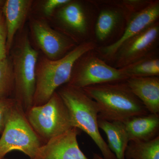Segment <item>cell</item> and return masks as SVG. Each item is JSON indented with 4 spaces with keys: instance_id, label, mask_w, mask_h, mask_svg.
<instances>
[{
    "instance_id": "7a4b0ae2",
    "label": "cell",
    "mask_w": 159,
    "mask_h": 159,
    "mask_svg": "<svg viewBox=\"0 0 159 159\" xmlns=\"http://www.w3.org/2000/svg\"><path fill=\"white\" fill-rule=\"evenodd\" d=\"M97 48L95 41H90L78 45L60 59L46 57L38 61L33 106L46 103L58 88L68 83L76 61L86 52Z\"/></svg>"
},
{
    "instance_id": "d6986e66",
    "label": "cell",
    "mask_w": 159,
    "mask_h": 159,
    "mask_svg": "<svg viewBox=\"0 0 159 159\" xmlns=\"http://www.w3.org/2000/svg\"><path fill=\"white\" fill-rule=\"evenodd\" d=\"M126 159H159V136L148 141H129L125 153Z\"/></svg>"
},
{
    "instance_id": "3957f363",
    "label": "cell",
    "mask_w": 159,
    "mask_h": 159,
    "mask_svg": "<svg viewBox=\"0 0 159 159\" xmlns=\"http://www.w3.org/2000/svg\"><path fill=\"white\" fill-rule=\"evenodd\" d=\"M57 93L68 110L74 127L88 134L101 151L104 159H117L102 138L98 126L99 110L96 101L82 89L66 84Z\"/></svg>"
},
{
    "instance_id": "44dd1931",
    "label": "cell",
    "mask_w": 159,
    "mask_h": 159,
    "mask_svg": "<svg viewBox=\"0 0 159 159\" xmlns=\"http://www.w3.org/2000/svg\"><path fill=\"white\" fill-rule=\"evenodd\" d=\"M117 5L128 11L131 15L141 11L152 2V0H115Z\"/></svg>"
},
{
    "instance_id": "ac0fdd59",
    "label": "cell",
    "mask_w": 159,
    "mask_h": 159,
    "mask_svg": "<svg viewBox=\"0 0 159 159\" xmlns=\"http://www.w3.org/2000/svg\"><path fill=\"white\" fill-rule=\"evenodd\" d=\"M127 78L159 76V53L137 61L121 68Z\"/></svg>"
},
{
    "instance_id": "5b68a950",
    "label": "cell",
    "mask_w": 159,
    "mask_h": 159,
    "mask_svg": "<svg viewBox=\"0 0 159 159\" xmlns=\"http://www.w3.org/2000/svg\"><path fill=\"white\" fill-rule=\"evenodd\" d=\"M40 138L28 121L22 107L16 102L0 138V159L10 152L17 150L36 159L42 145Z\"/></svg>"
},
{
    "instance_id": "9a60e30c",
    "label": "cell",
    "mask_w": 159,
    "mask_h": 159,
    "mask_svg": "<svg viewBox=\"0 0 159 159\" xmlns=\"http://www.w3.org/2000/svg\"><path fill=\"white\" fill-rule=\"evenodd\" d=\"M32 1L30 0H7L3 7L7 29V52L11 48L15 36L25 21Z\"/></svg>"
},
{
    "instance_id": "4fadbf2b",
    "label": "cell",
    "mask_w": 159,
    "mask_h": 159,
    "mask_svg": "<svg viewBox=\"0 0 159 159\" xmlns=\"http://www.w3.org/2000/svg\"><path fill=\"white\" fill-rule=\"evenodd\" d=\"M79 130L73 127L50 139L41 146L36 159H89L77 142Z\"/></svg>"
},
{
    "instance_id": "7c38bea8",
    "label": "cell",
    "mask_w": 159,
    "mask_h": 159,
    "mask_svg": "<svg viewBox=\"0 0 159 159\" xmlns=\"http://www.w3.org/2000/svg\"><path fill=\"white\" fill-rule=\"evenodd\" d=\"M31 28L34 39L47 58L60 59L78 45L73 40L40 20H33Z\"/></svg>"
},
{
    "instance_id": "cb8c5ba5",
    "label": "cell",
    "mask_w": 159,
    "mask_h": 159,
    "mask_svg": "<svg viewBox=\"0 0 159 159\" xmlns=\"http://www.w3.org/2000/svg\"><path fill=\"white\" fill-rule=\"evenodd\" d=\"M70 0H48L44 3L43 9L46 16H51L54 10L65 5Z\"/></svg>"
},
{
    "instance_id": "83f0119b",
    "label": "cell",
    "mask_w": 159,
    "mask_h": 159,
    "mask_svg": "<svg viewBox=\"0 0 159 159\" xmlns=\"http://www.w3.org/2000/svg\"><path fill=\"white\" fill-rule=\"evenodd\" d=\"M2 159H5V158H3Z\"/></svg>"
},
{
    "instance_id": "52a82bcc",
    "label": "cell",
    "mask_w": 159,
    "mask_h": 159,
    "mask_svg": "<svg viewBox=\"0 0 159 159\" xmlns=\"http://www.w3.org/2000/svg\"><path fill=\"white\" fill-rule=\"evenodd\" d=\"M25 114L34 131L46 142L74 127L68 110L57 92L48 102L33 106Z\"/></svg>"
},
{
    "instance_id": "ffe728a7",
    "label": "cell",
    "mask_w": 159,
    "mask_h": 159,
    "mask_svg": "<svg viewBox=\"0 0 159 159\" xmlns=\"http://www.w3.org/2000/svg\"><path fill=\"white\" fill-rule=\"evenodd\" d=\"M14 91V77L11 61L8 57L0 61V99L8 98Z\"/></svg>"
},
{
    "instance_id": "4316f807",
    "label": "cell",
    "mask_w": 159,
    "mask_h": 159,
    "mask_svg": "<svg viewBox=\"0 0 159 159\" xmlns=\"http://www.w3.org/2000/svg\"><path fill=\"white\" fill-rule=\"evenodd\" d=\"M1 17H2V15H1V13H0V19L1 18Z\"/></svg>"
},
{
    "instance_id": "603a6c76",
    "label": "cell",
    "mask_w": 159,
    "mask_h": 159,
    "mask_svg": "<svg viewBox=\"0 0 159 159\" xmlns=\"http://www.w3.org/2000/svg\"><path fill=\"white\" fill-rule=\"evenodd\" d=\"M6 43L7 29L5 19L2 16L0 19V61L7 57Z\"/></svg>"
},
{
    "instance_id": "9c48e42d",
    "label": "cell",
    "mask_w": 159,
    "mask_h": 159,
    "mask_svg": "<svg viewBox=\"0 0 159 159\" xmlns=\"http://www.w3.org/2000/svg\"><path fill=\"white\" fill-rule=\"evenodd\" d=\"M95 2L99 9L94 29V41L97 48L106 47L121 38L132 15L117 5L115 0Z\"/></svg>"
},
{
    "instance_id": "277c9868",
    "label": "cell",
    "mask_w": 159,
    "mask_h": 159,
    "mask_svg": "<svg viewBox=\"0 0 159 159\" xmlns=\"http://www.w3.org/2000/svg\"><path fill=\"white\" fill-rule=\"evenodd\" d=\"M38 55L27 34L20 38L12 51L14 99L25 112L33 106Z\"/></svg>"
},
{
    "instance_id": "7402d4cb",
    "label": "cell",
    "mask_w": 159,
    "mask_h": 159,
    "mask_svg": "<svg viewBox=\"0 0 159 159\" xmlns=\"http://www.w3.org/2000/svg\"><path fill=\"white\" fill-rule=\"evenodd\" d=\"M16 101L15 99H0V134L4 130L9 115Z\"/></svg>"
},
{
    "instance_id": "d4e9b609",
    "label": "cell",
    "mask_w": 159,
    "mask_h": 159,
    "mask_svg": "<svg viewBox=\"0 0 159 159\" xmlns=\"http://www.w3.org/2000/svg\"><path fill=\"white\" fill-rule=\"evenodd\" d=\"M93 159H104L103 157L100 156L99 154L97 153H93Z\"/></svg>"
},
{
    "instance_id": "484cf974",
    "label": "cell",
    "mask_w": 159,
    "mask_h": 159,
    "mask_svg": "<svg viewBox=\"0 0 159 159\" xmlns=\"http://www.w3.org/2000/svg\"><path fill=\"white\" fill-rule=\"evenodd\" d=\"M5 1H1L0 0V7H2V6H4V3H5Z\"/></svg>"
},
{
    "instance_id": "5bb4252c",
    "label": "cell",
    "mask_w": 159,
    "mask_h": 159,
    "mask_svg": "<svg viewBox=\"0 0 159 159\" xmlns=\"http://www.w3.org/2000/svg\"><path fill=\"white\" fill-rule=\"evenodd\" d=\"M131 91L150 113H159V77H130L125 80Z\"/></svg>"
},
{
    "instance_id": "ba28073f",
    "label": "cell",
    "mask_w": 159,
    "mask_h": 159,
    "mask_svg": "<svg viewBox=\"0 0 159 159\" xmlns=\"http://www.w3.org/2000/svg\"><path fill=\"white\" fill-rule=\"evenodd\" d=\"M128 79L121 69L109 65L94 50L86 52L74 64L69 84L79 88Z\"/></svg>"
},
{
    "instance_id": "8992f818",
    "label": "cell",
    "mask_w": 159,
    "mask_h": 159,
    "mask_svg": "<svg viewBox=\"0 0 159 159\" xmlns=\"http://www.w3.org/2000/svg\"><path fill=\"white\" fill-rule=\"evenodd\" d=\"M57 18L63 33L77 44L94 41V29L98 13L95 1H73L58 8Z\"/></svg>"
},
{
    "instance_id": "6da1fadb",
    "label": "cell",
    "mask_w": 159,
    "mask_h": 159,
    "mask_svg": "<svg viewBox=\"0 0 159 159\" xmlns=\"http://www.w3.org/2000/svg\"><path fill=\"white\" fill-rule=\"evenodd\" d=\"M82 89L97 102L98 118L100 119L124 122L134 117L150 113L131 91L125 80L100 84Z\"/></svg>"
},
{
    "instance_id": "2e32d148",
    "label": "cell",
    "mask_w": 159,
    "mask_h": 159,
    "mask_svg": "<svg viewBox=\"0 0 159 159\" xmlns=\"http://www.w3.org/2000/svg\"><path fill=\"white\" fill-rule=\"evenodd\" d=\"M129 141H148L159 136V114L149 113L123 122Z\"/></svg>"
},
{
    "instance_id": "8fae6325",
    "label": "cell",
    "mask_w": 159,
    "mask_h": 159,
    "mask_svg": "<svg viewBox=\"0 0 159 159\" xmlns=\"http://www.w3.org/2000/svg\"><path fill=\"white\" fill-rule=\"evenodd\" d=\"M159 1L152 0L145 9L132 15L122 36L117 42L106 47L95 49L98 55L108 62L122 44L159 21Z\"/></svg>"
},
{
    "instance_id": "30bf717a",
    "label": "cell",
    "mask_w": 159,
    "mask_h": 159,
    "mask_svg": "<svg viewBox=\"0 0 159 159\" xmlns=\"http://www.w3.org/2000/svg\"><path fill=\"white\" fill-rule=\"evenodd\" d=\"M159 43L158 21L123 43L107 63L116 68H122L139 60L159 53Z\"/></svg>"
},
{
    "instance_id": "e0dca14e",
    "label": "cell",
    "mask_w": 159,
    "mask_h": 159,
    "mask_svg": "<svg viewBox=\"0 0 159 159\" xmlns=\"http://www.w3.org/2000/svg\"><path fill=\"white\" fill-rule=\"evenodd\" d=\"M98 124L99 128L106 134L111 151L117 159H125V151L129 140L124 123L98 118Z\"/></svg>"
}]
</instances>
